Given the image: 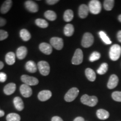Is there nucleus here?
Returning <instances> with one entry per match:
<instances>
[{
	"instance_id": "1",
	"label": "nucleus",
	"mask_w": 121,
	"mask_h": 121,
	"mask_svg": "<svg viewBox=\"0 0 121 121\" xmlns=\"http://www.w3.org/2000/svg\"><path fill=\"white\" fill-rule=\"evenodd\" d=\"M81 102L83 104L93 107L97 104L98 99L95 96H89L88 95L85 94L81 96Z\"/></svg>"
},
{
	"instance_id": "2",
	"label": "nucleus",
	"mask_w": 121,
	"mask_h": 121,
	"mask_svg": "<svg viewBox=\"0 0 121 121\" xmlns=\"http://www.w3.org/2000/svg\"><path fill=\"white\" fill-rule=\"evenodd\" d=\"M121 55V47L118 44H113L110 48L109 57L113 61L117 60Z\"/></svg>"
},
{
	"instance_id": "3",
	"label": "nucleus",
	"mask_w": 121,
	"mask_h": 121,
	"mask_svg": "<svg viewBox=\"0 0 121 121\" xmlns=\"http://www.w3.org/2000/svg\"><path fill=\"white\" fill-rule=\"evenodd\" d=\"M89 11L93 14L96 15L100 13L102 10V4L99 1L91 0L89 4Z\"/></svg>"
},
{
	"instance_id": "4",
	"label": "nucleus",
	"mask_w": 121,
	"mask_h": 121,
	"mask_svg": "<svg viewBox=\"0 0 121 121\" xmlns=\"http://www.w3.org/2000/svg\"><path fill=\"white\" fill-rule=\"evenodd\" d=\"M94 38L93 35L90 33H85L83 35L81 45L84 48H89L93 44Z\"/></svg>"
},
{
	"instance_id": "5",
	"label": "nucleus",
	"mask_w": 121,
	"mask_h": 121,
	"mask_svg": "<svg viewBox=\"0 0 121 121\" xmlns=\"http://www.w3.org/2000/svg\"><path fill=\"white\" fill-rule=\"evenodd\" d=\"M79 93V90L77 87H72L67 92L65 95V100L67 102H71L73 101Z\"/></svg>"
},
{
	"instance_id": "6",
	"label": "nucleus",
	"mask_w": 121,
	"mask_h": 121,
	"mask_svg": "<svg viewBox=\"0 0 121 121\" xmlns=\"http://www.w3.org/2000/svg\"><path fill=\"white\" fill-rule=\"evenodd\" d=\"M38 68L41 75L47 76L50 72V66L47 62L41 60L38 63Z\"/></svg>"
},
{
	"instance_id": "7",
	"label": "nucleus",
	"mask_w": 121,
	"mask_h": 121,
	"mask_svg": "<svg viewBox=\"0 0 121 121\" xmlns=\"http://www.w3.org/2000/svg\"><path fill=\"white\" fill-rule=\"evenodd\" d=\"M21 80L24 83V84H26L29 86L37 85L39 83V80L37 78L26 75H22L21 77Z\"/></svg>"
},
{
	"instance_id": "8",
	"label": "nucleus",
	"mask_w": 121,
	"mask_h": 121,
	"mask_svg": "<svg viewBox=\"0 0 121 121\" xmlns=\"http://www.w3.org/2000/svg\"><path fill=\"white\" fill-rule=\"evenodd\" d=\"M83 53L81 49H77L75 51V53L72 59V63L75 65L81 64L83 61Z\"/></svg>"
},
{
	"instance_id": "9",
	"label": "nucleus",
	"mask_w": 121,
	"mask_h": 121,
	"mask_svg": "<svg viewBox=\"0 0 121 121\" xmlns=\"http://www.w3.org/2000/svg\"><path fill=\"white\" fill-rule=\"evenodd\" d=\"M52 47L57 50H61L63 47V39L59 37H53L50 40Z\"/></svg>"
},
{
	"instance_id": "10",
	"label": "nucleus",
	"mask_w": 121,
	"mask_h": 121,
	"mask_svg": "<svg viewBox=\"0 0 121 121\" xmlns=\"http://www.w3.org/2000/svg\"><path fill=\"white\" fill-rule=\"evenodd\" d=\"M20 91L24 97L29 98L32 95L33 91L29 86L26 84H22L20 87Z\"/></svg>"
},
{
	"instance_id": "11",
	"label": "nucleus",
	"mask_w": 121,
	"mask_h": 121,
	"mask_svg": "<svg viewBox=\"0 0 121 121\" xmlns=\"http://www.w3.org/2000/svg\"><path fill=\"white\" fill-rule=\"evenodd\" d=\"M25 6L30 13H37L39 10L38 5L34 1H30V0L25 1Z\"/></svg>"
},
{
	"instance_id": "12",
	"label": "nucleus",
	"mask_w": 121,
	"mask_h": 121,
	"mask_svg": "<svg viewBox=\"0 0 121 121\" xmlns=\"http://www.w3.org/2000/svg\"><path fill=\"white\" fill-rule=\"evenodd\" d=\"M52 96V93L50 90H44L40 91L38 95V98L41 102L48 100Z\"/></svg>"
},
{
	"instance_id": "13",
	"label": "nucleus",
	"mask_w": 121,
	"mask_h": 121,
	"mask_svg": "<svg viewBox=\"0 0 121 121\" xmlns=\"http://www.w3.org/2000/svg\"><path fill=\"white\" fill-rule=\"evenodd\" d=\"M39 49L42 53L47 55H49L52 52V47L50 44L47 43H42L39 45Z\"/></svg>"
},
{
	"instance_id": "14",
	"label": "nucleus",
	"mask_w": 121,
	"mask_h": 121,
	"mask_svg": "<svg viewBox=\"0 0 121 121\" xmlns=\"http://www.w3.org/2000/svg\"><path fill=\"white\" fill-rule=\"evenodd\" d=\"M119 79L117 75H112L110 76L107 84V87L109 89H113L116 87L118 84Z\"/></svg>"
},
{
	"instance_id": "15",
	"label": "nucleus",
	"mask_w": 121,
	"mask_h": 121,
	"mask_svg": "<svg viewBox=\"0 0 121 121\" xmlns=\"http://www.w3.org/2000/svg\"><path fill=\"white\" fill-rule=\"evenodd\" d=\"M89 9L87 5L82 4L80 6L78 9V16L81 19H85L89 14Z\"/></svg>"
},
{
	"instance_id": "16",
	"label": "nucleus",
	"mask_w": 121,
	"mask_h": 121,
	"mask_svg": "<svg viewBox=\"0 0 121 121\" xmlns=\"http://www.w3.org/2000/svg\"><path fill=\"white\" fill-rule=\"evenodd\" d=\"M12 5H13V1L11 0H6V1H4L0 8L1 13L2 14H5L8 13L10 9L11 8Z\"/></svg>"
},
{
	"instance_id": "17",
	"label": "nucleus",
	"mask_w": 121,
	"mask_h": 121,
	"mask_svg": "<svg viewBox=\"0 0 121 121\" xmlns=\"http://www.w3.org/2000/svg\"><path fill=\"white\" fill-rule=\"evenodd\" d=\"M16 86L15 83L10 82L7 84L4 88V92L6 95H10L14 93L16 90Z\"/></svg>"
},
{
	"instance_id": "18",
	"label": "nucleus",
	"mask_w": 121,
	"mask_h": 121,
	"mask_svg": "<svg viewBox=\"0 0 121 121\" xmlns=\"http://www.w3.org/2000/svg\"><path fill=\"white\" fill-rule=\"evenodd\" d=\"M28 50L24 46L20 47L16 51V56L19 60H23L26 57Z\"/></svg>"
},
{
	"instance_id": "19",
	"label": "nucleus",
	"mask_w": 121,
	"mask_h": 121,
	"mask_svg": "<svg viewBox=\"0 0 121 121\" xmlns=\"http://www.w3.org/2000/svg\"><path fill=\"white\" fill-rule=\"evenodd\" d=\"M13 102L15 108L17 110L22 111V110L24 109V104L22 98L19 97V96H16V97H15L13 99Z\"/></svg>"
},
{
	"instance_id": "20",
	"label": "nucleus",
	"mask_w": 121,
	"mask_h": 121,
	"mask_svg": "<svg viewBox=\"0 0 121 121\" xmlns=\"http://www.w3.org/2000/svg\"><path fill=\"white\" fill-rule=\"evenodd\" d=\"M96 116L99 119L105 120L109 117V113L103 109H100L96 111Z\"/></svg>"
},
{
	"instance_id": "21",
	"label": "nucleus",
	"mask_w": 121,
	"mask_h": 121,
	"mask_svg": "<svg viewBox=\"0 0 121 121\" xmlns=\"http://www.w3.org/2000/svg\"><path fill=\"white\" fill-rule=\"evenodd\" d=\"M25 69L30 73H34L37 71V66L33 60H29L25 64Z\"/></svg>"
},
{
	"instance_id": "22",
	"label": "nucleus",
	"mask_w": 121,
	"mask_h": 121,
	"mask_svg": "<svg viewBox=\"0 0 121 121\" xmlns=\"http://www.w3.org/2000/svg\"><path fill=\"white\" fill-rule=\"evenodd\" d=\"M16 56L13 52H10L6 54L5 61L8 65H13L15 62Z\"/></svg>"
},
{
	"instance_id": "23",
	"label": "nucleus",
	"mask_w": 121,
	"mask_h": 121,
	"mask_svg": "<svg viewBox=\"0 0 121 121\" xmlns=\"http://www.w3.org/2000/svg\"><path fill=\"white\" fill-rule=\"evenodd\" d=\"M85 75L87 79L90 81H94L96 79V74L94 71L90 68H87L85 70Z\"/></svg>"
},
{
	"instance_id": "24",
	"label": "nucleus",
	"mask_w": 121,
	"mask_h": 121,
	"mask_svg": "<svg viewBox=\"0 0 121 121\" xmlns=\"http://www.w3.org/2000/svg\"><path fill=\"white\" fill-rule=\"evenodd\" d=\"M74 27L73 25L71 24H68L66 25L64 28V34L67 37H71L73 35L74 33Z\"/></svg>"
},
{
	"instance_id": "25",
	"label": "nucleus",
	"mask_w": 121,
	"mask_h": 121,
	"mask_svg": "<svg viewBox=\"0 0 121 121\" xmlns=\"http://www.w3.org/2000/svg\"><path fill=\"white\" fill-rule=\"evenodd\" d=\"M20 36L24 41L27 42L31 38V34L28 30L23 29L20 31Z\"/></svg>"
},
{
	"instance_id": "26",
	"label": "nucleus",
	"mask_w": 121,
	"mask_h": 121,
	"mask_svg": "<svg viewBox=\"0 0 121 121\" xmlns=\"http://www.w3.org/2000/svg\"><path fill=\"white\" fill-rule=\"evenodd\" d=\"M73 18V13L71 10H67L65 11L63 15V19L66 22H69L72 20Z\"/></svg>"
},
{
	"instance_id": "27",
	"label": "nucleus",
	"mask_w": 121,
	"mask_h": 121,
	"mask_svg": "<svg viewBox=\"0 0 121 121\" xmlns=\"http://www.w3.org/2000/svg\"><path fill=\"white\" fill-rule=\"evenodd\" d=\"M44 16L47 19L49 20L50 21H54L57 19L56 13L52 10H48V11H45Z\"/></svg>"
},
{
	"instance_id": "28",
	"label": "nucleus",
	"mask_w": 121,
	"mask_h": 121,
	"mask_svg": "<svg viewBox=\"0 0 121 121\" xmlns=\"http://www.w3.org/2000/svg\"><path fill=\"white\" fill-rule=\"evenodd\" d=\"M20 116L17 113H9L6 116L7 121H20Z\"/></svg>"
},
{
	"instance_id": "29",
	"label": "nucleus",
	"mask_w": 121,
	"mask_h": 121,
	"mask_svg": "<svg viewBox=\"0 0 121 121\" xmlns=\"http://www.w3.org/2000/svg\"><path fill=\"white\" fill-rule=\"evenodd\" d=\"M114 0H105L104 1V8L107 11H110L114 7Z\"/></svg>"
},
{
	"instance_id": "30",
	"label": "nucleus",
	"mask_w": 121,
	"mask_h": 121,
	"mask_svg": "<svg viewBox=\"0 0 121 121\" xmlns=\"http://www.w3.org/2000/svg\"><path fill=\"white\" fill-rule=\"evenodd\" d=\"M99 35L100 37V38L102 39V40L104 42V43L106 44H112V43L104 31H100L99 32Z\"/></svg>"
},
{
	"instance_id": "31",
	"label": "nucleus",
	"mask_w": 121,
	"mask_h": 121,
	"mask_svg": "<svg viewBox=\"0 0 121 121\" xmlns=\"http://www.w3.org/2000/svg\"><path fill=\"white\" fill-rule=\"evenodd\" d=\"M35 24L41 28H46L48 26V23L46 20L42 19H37L35 20Z\"/></svg>"
},
{
	"instance_id": "32",
	"label": "nucleus",
	"mask_w": 121,
	"mask_h": 121,
	"mask_svg": "<svg viewBox=\"0 0 121 121\" xmlns=\"http://www.w3.org/2000/svg\"><path fill=\"white\" fill-rule=\"evenodd\" d=\"M108 69V65L107 63H103L100 65L99 69H97V72L99 75H104L107 72Z\"/></svg>"
},
{
	"instance_id": "33",
	"label": "nucleus",
	"mask_w": 121,
	"mask_h": 121,
	"mask_svg": "<svg viewBox=\"0 0 121 121\" xmlns=\"http://www.w3.org/2000/svg\"><path fill=\"white\" fill-rule=\"evenodd\" d=\"M100 53L98 52H94L91 54L90 57H89V60L90 62H94L95 60H97L100 58Z\"/></svg>"
},
{
	"instance_id": "34",
	"label": "nucleus",
	"mask_w": 121,
	"mask_h": 121,
	"mask_svg": "<svg viewBox=\"0 0 121 121\" xmlns=\"http://www.w3.org/2000/svg\"><path fill=\"white\" fill-rule=\"evenodd\" d=\"M112 97L116 102H121V91H114L112 94Z\"/></svg>"
},
{
	"instance_id": "35",
	"label": "nucleus",
	"mask_w": 121,
	"mask_h": 121,
	"mask_svg": "<svg viewBox=\"0 0 121 121\" xmlns=\"http://www.w3.org/2000/svg\"><path fill=\"white\" fill-rule=\"evenodd\" d=\"M9 37V34L6 31L0 29V41L5 40Z\"/></svg>"
},
{
	"instance_id": "36",
	"label": "nucleus",
	"mask_w": 121,
	"mask_h": 121,
	"mask_svg": "<svg viewBox=\"0 0 121 121\" xmlns=\"http://www.w3.org/2000/svg\"><path fill=\"white\" fill-rule=\"evenodd\" d=\"M7 75L4 72H0V82H4L6 81Z\"/></svg>"
},
{
	"instance_id": "37",
	"label": "nucleus",
	"mask_w": 121,
	"mask_h": 121,
	"mask_svg": "<svg viewBox=\"0 0 121 121\" xmlns=\"http://www.w3.org/2000/svg\"><path fill=\"white\" fill-rule=\"evenodd\" d=\"M7 23L6 20L4 18L0 17V27H2L4 26Z\"/></svg>"
},
{
	"instance_id": "38",
	"label": "nucleus",
	"mask_w": 121,
	"mask_h": 121,
	"mask_svg": "<svg viewBox=\"0 0 121 121\" xmlns=\"http://www.w3.org/2000/svg\"><path fill=\"white\" fill-rule=\"evenodd\" d=\"M58 0H47L46 2L48 4H50V5H52V4H57V2H58Z\"/></svg>"
},
{
	"instance_id": "39",
	"label": "nucleus",
	"mask_w": 121,
	"mask_h": 121,
	"mask_svg": "<svg viewBox=\"0 0 121 121\" xmlns=\"http://www.w3.org/2000/svg\"><path fill=\"white\" fill-rule=\"evenodd\" d=\"M52 121H63L61 118L58 117V116H54L53 117H52Z\"/></svg>"
},
{
	"instance_id": "40",
	"label": "nucleus",
	"mask_w": 121,
	"mask_h": 121,
	"mask_svg": "<svg viewBox=\"0 0 121 121\" xmlns=\"http://www.w3.org/2000/svg\"><path fill=\"white\" fill-rule=\"evenodd\" d=\"M117 37L118 40L121 43V30H119V31H118Z\"/></svg>"
},
{
	"instance_id": "41",
	"label": "nucleus",
	"mask_w": 121,
	"mask_h": 121,
	"mask_svg": "<svg viewBox=\"0 0 121 121\" xmlns=\"http://www.w3.org/2000/svg\"><path fill=\"white\" fill-rule=\"evenodd\" d=\"M73 121H85V119H84V118L81 117H78L74 119Z\"/></svg>"
},
{
	"instance_id": "42",
	"label": "nucleus",
	"mask_w": 121,
	"mask_h": 121,
	"mask_svg": "<svg viewBox=\"0 0 121 121\" xmlns=\"http://www.w3.org/2000/svg\"><path fill=\"white\" fill-rule=\"evenodd\" d=\"M4 110L0 109V117H2L3 116H4Z\"/></svg>"
},
{
	"instance_id": "43",
	"label": "nucleus",
	"mask_w": 121,
	"mask_h": 121,
	"mask_svg": "<svg viewBox=\"0 0 121 121\" xmlns=\"http://www.w3.org/2000/svg\"><path fill=\"white\" fill-rule=\"evenodd\" d=\"M4 63H3L2 61L0 60V70L2 69L3 68H4Z\"/></svg>"
},
{
	"instance_id": "44",
	"label": "nucleus",
	"mask_w": 121,
	"mask_h": 121,
	"mask_svg": "<svg viewBox=\"0 0 121 121\" xmlns=\"http://www.w3.org/2000/svg\"><path fill=\"white\" fill-rule=\"evenodd\" d=\"M118 20L119 21V22H121V14L119 15L118 18Z\"/></svg>"
}]
</instances>
